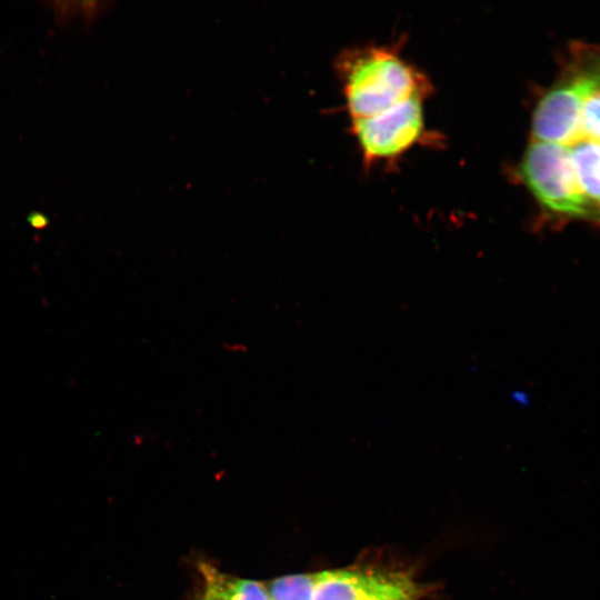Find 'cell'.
<instances>
[{"label": "cell", "instance_id": "9c48e42d", "mask_svg": "<svg viewBox=\"0 0 600 600\" xmlns=\"http://www.w3.org/2000/svg\"><path fill=\"white\" fill-rule=\"evenodd\" d=\"M579 138L600 143V89L583 106L580 117Z\"/></svg>", "mask_w": 600, "mask_h": 600}, {"label": "cell", "instance_id": "52a82bcc", "mask_svg": "<svg viewBox=\"0 0 600 600\" xmlns=\"http://www.w3.org/2000/svg\"><path fill=\"white\" fill-rule=\"evenodd\" d=\"M206 593L214 600H270L267 587L261 582L230 578L216 569L203 566Z\"/></svg>", "mask_w": 600, "mask_h": 600}, {"label": "cell", "instance_id": "6da1fadb", "mask_svg": "<svg viewBox=\"0 0 600 600\" xmlns=\"http://www.w3.org/2000/svg\"><path fill=\"white\" fill-rule=\"evenodd\" d=\"M349 120H366L411 100H426L433 87L428 76L391 46L343 50L334 60Z\"/></svg>", "mask_w": 600, "mask_h": 600}, {"label": "cell", "instance_id": "8992f818", "mask_svg": "<svg viewBox=\"0 0 600 600\" xmlns=\"http://www.w3.org/2000/svg\"><path fill=\"white\" fill-rule=\"evenodd\" d=\"M568 149L579 188L600 223V143L579 138Z\"/></svg>", "mask_w": 600, "mask_h": 600}, {"label": "cell", "instance_id": "277c9868", "mask_svg": "<svg viewBox=\"0 0 600 600\" xmlns=\"http://www.w3.org/2000/svg\"><path fill=\"white\" fill-rule=\"evenodd\" d=\"M426 100H411L378 117L351 121L349 131L354 137L367 168L379 162L399 159L432 137L426 128Z\"/></svg>", "mask_w": 600, "mask_h": 600}, {"label": "cell", "instance_id": "ba28073f", "mask_svg": "<svg viewBox=\"0 0 600 600\" xmlns=\"http://www.w3.org/2000/svg\"><path fill=\"white\" fill-rule=\"evenodd\" d=\"M316 573L292 574L272 580L268 587L270 600H312Z\"/></svg>", "mask_w": 600, "mask_h": 600}, {"label": "cell", "instance_id": "30bf717a", "mask_svg": "<svg viewBox=\"0 0 600 600\" xmlns=\"http://www.w3.org/2000/svg\"><path fill=\"white\" fill-rule=\"evenodd\" d=\"M31 224L34 227V228H42L46 226L47 221L43 217L41 216H34L31 220H30Z\"/></svg>", "mask_w": 600, "mask_h": 600}, {"label": "cell", "instance_id": "5b68a950", "mask_svg": "<svg viewBox=\"0 0 600 600\" xmlns=\"http://www.w3.org/2000/svg\"><path fill=\"white\" fill-rule=\"evenodd\" d=\"M414 582L403 573L361 569L316 572L312 600H417Z\"/></svg>", "mask_w": 600, "mask_h": 600}, {"label": "cell", "instance_id": "7a4b0ae2", "mask_svg": "<svg viewBox=\"0 0 600 600\" xmlns=\"http://www.w3.org/2000/svg\"><path fill=\"white\" fill-rule=\"evenodd\" d=\"M599 89L600 48L571 44L559 77L534 106L531 140L566 147L574 142L583 106Z\"/></svg>", "mask_w": 600, "mask_h": 600}, {"label": "cell", "instance_id": "3957f363", "mask_svg": "<svg viewBox=\"0 0 600 600\" xmlns=\"http://www.w3.org/2000/svg\"><path fill=\"white\" fill-rule=\"evenodd\" d=\"M516 178L549 221L599 223L579 188L568 147L530 140L516 167Z\"/></svg>", "mask_w": 600, "mask_h": 600}, {"label": "cell", "instance_id": "8fae6325", "mask_svg": "<svg viewBox=\"0 0 600 600\" xmlns=\"http://www.w3.org/2000/svg\"><path fill=\"white\" fill-rule=\"evenodd\" d=\"M201 600H214L211 596L204 593V597Z\"/></svg>", "mask_w": 600, "mask_h": 600}]
</instances>
